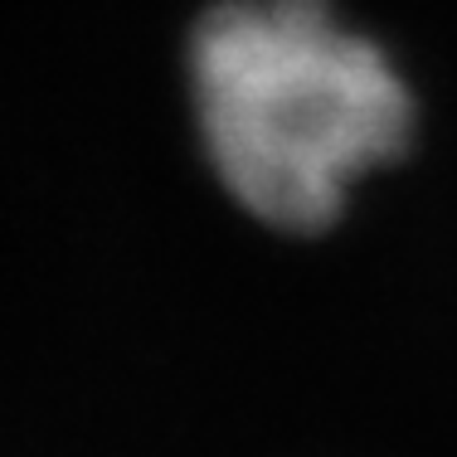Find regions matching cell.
<instances>
[{"mask_svg": "<svg viewBox=\"0 0 457 457\" xmlns=\"http://www.w3.org/2000/svg\"><path fill=\"white\" fill-rule=\"evenodd\" d=\"M195 107L214 170L278 228H321L409 137V93L326 0H228L195 35Z\"/></svg>", "mask_w": 457, "mask_h": 457, "instance_id": "obj_1", "label": "cell"}]
</instances>
